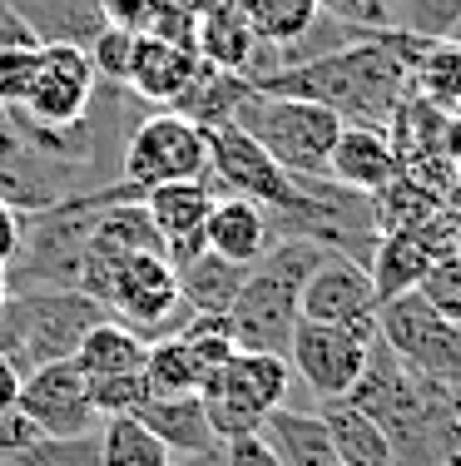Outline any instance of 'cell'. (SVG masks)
<instances>
[{
  "instance_id": "cell-1",
  "label": "cell",
  "mask_w": 461,
  "mask_h": 466,
  "mask_svg": "<svg viewBox=\"0 0 461 466\" xmlns=\"http://www.w3.org/2000/svg\"><path fill=\"white\" fill-rule=\"evenodd\" d=\"M432 40L412 35V30H372L357 46H343L323 60L293 65V70L263 75L254 80V90L263 95H288V99H307V105L333 109L343 125H362V129H387L397 119L402 99L412 90V70L426 55Z\"/></svg>"
},
{
  "instance_id": "cell-2",
  "label": "cell",
  "mask_w": 461,
  "mask_h": 466,
  "mask_svg": "<svg viewBox=\"0 0 461 466\" xmlns=\"http://www.w3.org/2000/svg\"><path fill=\"white\" fill-rule=\"evenodd\" d=\"M327 258V248L317 238H298L283 233L268 253L248 268L244 293L228 308L234 323V342L244 352H283L288 358L293 328H298V293L307 283V273Z\"/></svg>"
},
{
  "instance_id": "cell-3",
  "label": "cell",
  "mask_w": 461,
  "mask_h": 466,
  "mask_svg": "<svg viewBox=\"0 0 461 466\" xmlns=\"http://www.w3.org/2000/svg\"><path fill=\"white\" fill-rule=\"evenodd\" d=\"M100 318H109L90 293L80 288H30V293H10L0 308V358L20 377H30L45 362L75 358L80 338Z\"/></svg>"
},
{
  "instance_id": "cell-4",
  "label": "cell",
  "mask_w": 461,
  "mask_h": 466,
  "mask_svg": "<svg viewBox=\"0 0 461 466\" xmlns=\"http://www.w3.org/2000/svg\"><path fill=\"white\" fill-rule=\"evenodd\" d=\"M234 125L293 179H327V154L343 135V119L333 109L263 90H248V99L234 109Z\"/></svg>"
},
{
  "instance_id": "cell-5",
  "label": "cell",
  "mask_w": 461,
  "mask_h": 466,
  "mask_svg": "<svg viewBox=\"0 0 461 466\" xmlns=\"http://www.w3.org/2000/svg\"><path fill=\"white\" fill-rule=\"evenodd\" d=\"M293 368L283 352H234V362L218 372H208L199 382V397L208 407V427L214 437L224 441H238V437H254L263 427V417L278 412L283 402L293 397Z\"/></svg>"
},
{
  "instance_id": "cell-6",
  "label": "cell",
  "mask_w": 461,
  "mask_h": 466,
  "mask_svg": "<svg viewBox=\"0 0 461 466\" xmlns=\"http://www.w3.org/2000/svg\"><path fill=\"white\" fill-rule=\"evenodd\" d=\"M204 174H208L204 129L169 115V109H149L119 149V184H129L139 198L159 184H184V179H204Z\"/></svg>"
},
{
  "instance_id": "cell-7",
  "label": "cell",
  "mask_w": 461,
  "mask_h": 466,
  "mask_svg": "<svg viewBox=\"0 0 461 466\" xmlns=\"http://www.w3.org/2000/svg\"><path fill=\"white\" fill-rule=\"evenodd\" d=\"M105 313L115 323L135 328L145 342L154 338H174L184 332V323L194 318V308L179 293V273L164 253H129L105 288Z\"/></svg>"
},
{
  "instance_id": "cell-8",
  "label": "cell",
  "mask_w": 461,
  "mask_h": 466,
  "mask_svg": "<svg viewBox=\"0 0 461 466\" xmlns=\"http://www.w3.org/2000/svg\"><path fill=\"white\" fill-rule=\"evenodd\" d=\"M377 338L416 377H432V382L461 392V323L426 308L416 293H397L377 308Z\"/></svg>"
},
{
  "instance_id": "cell-9",
  "label": "cell",
  "mask_w": 461,
  "mask_h": 466,
  "mask_svg": "<svg viewBox=\"0 0 461 466\" xmlns=\"http://www.w3.org/2000/svg\"><path fill=\"white\" fill-rule=\"evenodd\" d=\"M298 318L303 323L353 328L362 338L377 342V288H372L367 263L327 248V258L307 273V283L298 293Z\"/></svg>"
},
{
  "instance_id": "cell-10",
  "label": "cell",
  "mask_w": 461,
  "mask_h": 466,
  "mask_svg": "<svg viewBox=\"0 0 461 466\" xmlns=\"http://www.w3.org/2000/svg\"><path fill=\"white\" fill-rule=\"evenodd\" d=\"M372 338H362L353 328H333V323H303L293 328L288 342V368L293 382L303 387L313 402H327V397H347L367 362Z\"/></svg>"
},
{
  "instance_id": "cell-11",
  "label": "cell",
  "mask_w": 461,
  "mask_h": 466,
  "mask_svg": "<svg viewBox=\"0 0 461 466\" xmlns=\"http://www.w3.org/2000/svg\"><path fill=\"white\" fill-rule=\"evenodd\" d=\"M95 90H100V75H95L90 50L70 46V40H50V46H40L30 90L15 109H25L40 125H75V119H85Z\"/></svg>"
},
{
  "instance_id": "cell-12",
  "label": "cell",
  "mask_w": 461,
  "mask_h": 466,
  "mask_svg": "<svg viewBox=\"0 0 461 466\" xmlns=\"http://www.w3.org/2000/svg\"><path fill=\"white\" fill-rule=\"evenodd\" d=\"M15 407L40 427V437H80V431L100 427L95 402H90V377L75 368V358L35 368L25 382H20V402Z\"/></svg>"
},
{
  "instance_id": "cell-13",
  "label": "cell",
  "mask_w": 461,
  "mask_h": 466,
  "mask_svg": "<svg viewBox=\"0 0 461 466\" xmlns=\"http://www.w3.org/2000/svg\"><path fill=\"white\" fill-rule=\"evenodd\" d=\"M456 238L461 233H446L442 218H426V224L382 233L377 248H372V263H367L372 288H377V308L387 303V298H397V293H412V288L422 283V273L456 248Z\"/></svg>"
},
{
  "instance_id": "cell-14",
  "label": "cell",
  "mask_w": 461,
  "mask_h": 466,
  "mask_svg": "<svg viewBox=\"0 0 461 466\" xmlns=\"http://www.w3.org/2000/svg\"><path fill=\"white\" fill-rule=\"evenodd\" d=\"M214 204V188L208 179H184V184H159L145 194V208L154 218V233L164 243V258L174 268H184L189 258L204 253V218Z\"/></svg>"
},
{
  "instance_id": "cell-15",
  "label": "cell",
  "mask_w": 461,
  "mask_h": 466,
  "mask_svg": "<svg viewBox=\"0 0 461 466\" xmlns=\"http://www.w3.org/2000/svg\"><path fill=\"white\" fill-rule=\"evenodd\" d=\"M273 243H278L273 208L254 204V198H238V194H218L214 204H208V218H204V248L208 253L254 268Z\"/></svg>"
},
{
  "instance_id": "cell-16",
  "label": "cell",
  "mask_w": 461,
  "mask_h": 466,
  "mask_svg": "<svg viewBox=\"0 0 461 466\" xmlns=\"http://www.w3.org/2000/svg\"><path fill=\"white\" fill-rule=\"evenodd\" d=\"M397 174H402V154H397V139H392L387 129L343 125L333 154H327V179L372 198L397 179Z\"/></svg>"
},
{
  "instance_id": "cell-17",
  "label": "cell",
  "mask_w": 461,
  "mask_h": 466,
  "mask_svg": "<svg viewBox=\"0 0 461 466\" xmlns=\"http://www.w3.org/2000/svg\"><path fill=\"white\" fill-rule=\"evenodd\" d=\"M199 75V55L189 46H169V40L139 35L135 40V60H129V80L125 90L135 99H145L149 109H169L174 99L189 90V80Z\"/></svg>"
},
{
  "instance_id": "cell-18",
  "label": "cell",
  "mask_w": 461,
  "mask_h": 466,
  "mask_svg": "<svg viewBox=\"0 0 461 466\" xmlns=\"http://www.w3.org/2000/svg\"><path fill=\"white\" fill-rule=\"evenodd\" d=\"M194 55L204 65H218V70H234V75H254L258 65V35L248 30V20L238 15L234 0H208L194 20Z\"/></svg>"
},
{
  "instance_id": "cell-19",
  "label": "cell",
  "mask_w": 461,
  "mask_h": 466,
  "mask_svg": "<svg viewBox=\"0 0 461 466\" xmlns=\"http://www.w3.org/2000/svg\"><path fill=\"white\" fill-rule=\"evenodd\" d=\"M313 412L323 417L327 441H333V451H337V461H343V466H397L387 431H382L367 412H357L347 397H327V402H313Z\"/></svg>"
},
{
  "instance_id": "cell-20",
  "label": "cell",
  "mask_w": 461,
  "mask_h": 466,
  "mask_svg": "<svg viewBox=\"0 0 461 466\" xmlns=\"http://www.w3.org/2000/svg\"><path fill=\"white\" fill-rule=\"evenodd\" d=\"M154 437L164 441V447L174 451V457H184V451H208V447H224V441L214 437V427H208V407L199 392H179V397H149L145 407L135 412Z\"/></svg>"
},
{
  "instance_id": "cell-21",
  "label": "cell",
  "mask_w": 461,
  "mask_h": 466,
  "mask_svg": "<svg viewBox=\"0 0 461 466\" xmlns=\"http://www.w3.org/2000/svg\"><path fill=\"white\" fill-rule=\"evenodd\" d=\"M248 90H254V85H248L244 75L199 60V75H194L189 90L169 105V115L189 119V125H199V129H214V125H228V119H234V109L248 99Z\"/></svg>"
},
{
  "instance_id": "cell-22",
  "label": "cell",
  "mask_w": 461,
  "mask_h": 466,
  "mask_svg": "<svg viewBox=\"0 0 461 466\" xmlns=\"http://www.w3.org/2000/svg\"><path fill=\"white\" fill-rule=\"evenodd\" d=\"M179 273V293H184V303L194 308V313H228L234 308V298L244 293V283H248V268L244 263H228V258H218V253H199V258H189L184 268H174Z\"/></svg>"
},
{
  "instance_id": "cell-23",
  "label": "cell",
  "mask_w": 461,
  "mask_h": 466,
  "mask_svg": "<svg viewBox=\"0 0 461 466\" xmlns=\"http://www.w3.org/2000/svg\"><path fill=\"white\" fill-rule=\"evenodd\" d=\"M145 348L149 342L139 338L135 328L115 323V318H100L75 348V368L85 377H115V372H139L145 368Z\"/></svg>"
},
{
  "instance_id": "cell-24",
  "label": "cell",
  "mask_w": 461,
  "mask_h": 466,
  "mask_svg": "<svg viewBox=\"0 0 461 466\" xmlns=\"http://www.w3.org/2000/svg\"><path fill=\"white\" fill-rule=\"evenodd\" d=\"M234 5H238V15L248 20V30H254L268 50L293 46V40L323 15L317 0H234Z\"/></svg>"
},
{
  "instance_id": "cell-25",
  "label": "cell",
  "mask_w": 461,
  "mask_h": 466,
  "mask_svg": "<svg viewBox=\"0 0 461 466\" xmlns=\"http://www.w3.org/2000/svg\"><path fill=\"white\" fill-rule=\"evenodd\" d=\"M174 451L139 417L100 421V466H169Z\"/></svg>"
},
{
  "instance_id": "cell-26",
  "label": "cell",
  "mask_w": 461,
  "mask_h": 466,
  "mask_svg": "<svg viewBox=\"0 0 461 466\" xmlns=\"http://www.w3.org/2000/svg\"><path fill=\"white\" fill-rule=\"evenodd\" d=\"M412 95L432 109H461V46L456 40H432L412 70Z\"/></svg>"
},
{
  "instance_id": "cell-27",
  "label": "cell",
  "mask_w": 461,
  "mask_h": 466,
  "mask_svg": "<svg viewBox=\"0 0 461 466\" xmlns=\"http://www.w3.org/2000/svg\"><path fill=\"white\" fill-rule=\"evenodd\" d=\"M199 362H194L189 342L174 338H154L145 348V382L149 397H179V392H199Z\"/></svg>"
},
{
  "instance_id": "cell-28",
  "label": "cell",
  "mask_w": 461,
  "mask_h": 466,
  "mask_svg": "<svg viewBox=\"0 0 461 466\" xmlns=\"http://www.w3.org/2000/svg\"><path fill=\"white\" fill-rule=\"evenodd\" d=\"M5 466H100V427L80 431V437H40Z\"/></svg>"
},
{
  "instance_id": "cell-29",
  "label": "cell",
  "mask_w": 461,
  "mask_h": 466,
  "mask_svg": "<svg viewBox=\"0 0 461 466\" xmlns=\"http://www.w3.org/2000/svg\"><path fill=\"white\" fill-rule=\"evenodd\" d=\"M90 402H95V417H100V421L135 417L139 407L149 402L145 368H139V372H115V377H90Z\"/></svg>"
},
{
  "instance_id": "cell-30",
  "label": "cell",
  "mask_w": 461,
  "mask_h": 466,
  "mask_svg": "<svg viewBox=\"0 0 461 466\" xmlns=\"http://www.w3.org/2000/svg\"><path fill=\"white\" fill-rule=\"evenodd\" d=\"M461 25V0H397V30L422 40H452Z\"/></svg>"
},
{
  "instance_id": "cell-31",
  "label": "cell",
  "mask_w": 461,
  "mask_h": 466,
  "mask_svg": "<svg viewBox=\"0 0 461 466\" xmlns=\"http://www.w3.org/2000/svg\"><path fill=\"white\" fill-rule=\"evenodd\" d=\"M412 293L422 298L426 308H436L442 318H452V323H461V253L452 248L446 258H436L432 268L422 273V283H416Z\"/></svg>"
},
{
  "instance_id": "cell-32",
  "label": "cell",
  "mask_w": 461,
  "mask_h": 466,
  "mask_svg": "<svg viewBox=\"0 0 461 466\" xmlns=\"http://www.w3.org/2000/svg\"><path fill=\"white\" fill-rule=\"evenodd\" d=\"M135 30H119V25H105L100 35L90 40V60H95V75L109 85H125L129 80V60H135Z\"/></svg>"
},
{
  "instance_id": "cell-33",
  "label": "cell",
  "mask_w": 461,
  "mask_h": 466,
  "mask_svg": "<svg viewBox=\"0 0 461 466\" xmlns=\"http://www.w3.org/2000/svg\"><path fill=\"white\" fill-rule=\"evenodd\" d=\"M327 15L347 20V25L362 30H392L397 25V0H317Z\"/></svg>"
},
{
  "instance_id": "cell-34",
  "label": "cell",
  "mask_w": 461,
  "mask_h": 466,
  "mask_svg": "<svg viewBox=\"0 0 461 466\" xmlns=\"http://www.w3.org/2000/svg\"><path fill=\"white\" fill-rule=\"evenodd\" d=\"M35 55H40V46L35 50H20V46L0 50V105L5 109H15L20 99H25L30 75H35Z\"/></svg>"
},
{
  "instance_id": "cell-35",
  "label": "cell",
  "mask_w": 461,
  "mask_h": 466,
  "mask_svg": "<svg viewBox=\"0 0 461 466\" xmlns=\"http://www.w3.org/2000/svg\"><path fill=\"white\" fill-rule=\"evenodd\" d=\"M35 441H40V427H35L25 412H20V407H5V412H0V461L30 451Z\"/></svg>"
},
{
  "instance_id": "cell-36",
  "label": "cell",
  "mask_w": 461,
  "mask_h": 466,
  "mask_svg": "<svg viewBox=\"0 0 461 466\" xmlns=\"http://www.w3.org/2000/svg\"><path fill=\"white\" fill-rule=\"evenodd\" d=\"M154 0H100V15L105 25H119V30H135V35H145V20H149Z\"/></svg>"
},
{
  "instance_id": "cell-37",
  "label": "cell",
  "mask_w": 461,
  "mask_h": 466,
  "mask_svg": "<svg viewBox=\"0 0 461 466\" xmlns=\"http://www.w3.org/2000/svg\"><path fill=\"white\" fill-rule=\"evenodd\" d=\"M224 457H228V466H283L278 457H273V447H268V441L258 437V431H254V437L228 441V447H224Z\"/></svg>"
},
{
  "instance_id": "cell-38",
  "label": "cell",
  "mask_w": 461,
  "mask_h": 466,
  "mask_svg": "<svg viewBox=\"0 0 461 466\" xmlns=\"http://www.w3.org/2000/svg\"><path fill=\"white\" fill-rule=\"evenodd\" d=\"M5 46L35 50V46H40V35L25 25V15H20V10L10 5V0H0V50H5Z\"/></svg>"
},
{
  "instance_id": "cell-39",
  "label": "cell",
  "mask_w": 461,
  "mask_h": 466,
  "mask_svg": "<svg viewBox=\"0 0 461 466\" xmlns=\"http://www.w3.org/2000/svg\"><path fill=\"white\" fill-rule=\"evenodd\" d=\"M20 233H25V214H20V208H10V204H0V273L15 263Z\"/></svg>"
},
{
  "instance_id": "cell-40",
  "label": "cell",
  "mask_w": 461,
  "mask_h": 466,
  "mask_svg": "<svg viewBox=\"0 0 461 466\" xmlns=\"http://www.w3.org/2000/svg\"><path fill=\"white\" fill-rule=\"evenodd\" d=\"M20 382H25V377H20V372L10 368L5 358H0V412H5V407H15V402H20Z\"/></svg>"
},
{
  "instance_id": "cell-41",
  "label": "cell",
  "mask_w": 461,
  "mask_h": 466,
  "mask_svg": "<svg viewBox=\"0 0 461 466\" xmlns=\"http://www.w3.org/2000/svg\"><path fill=\"white\" fill-rule=\"evenodd\" d=\"M169 466H228V457H224V447H208V451H184Z\"/></svg>"
},
{
  "instance_id": "cell-42",
  "label": "cell",
  "mask_w": 461,
  "mask_h": 466,
  "mask_svg": "<svg viewBox=\"0 0 461 466\" xmlns=\"http://www.w3.org/2000/svg\"><path fill=\"white\" fill-rule=\"evenodd\" d=\"M436 466H461V447H456V451H446V457L436 461Z\"/></svg>"
},
{
  "instance_id": "cell-43",
  "label": "cell",
  "mask_w": 461,
  "mask_h": 466,
  "mask_svg": "<svg viewBox=\"0 0 461 466\" xmlns=\"http://www.w3.org/2000/svg\"><path fill=\"white\" fill-rule=\"evenodd\" d=\"M5 298H10V283H5V273H0V308H5Z\"/></svg>"
},
{
  "instance_id": "cell-44",
  "label": "cell",
  "mask_w": 461,
  "mask_h": 466,
  "mask_svg": "<svg viewBox=\"0 0 461 466\" xmlns=\"http://www.w3.org/2000/svg\"><path fill=\"white\" fill-rule=\"evenodd\" d=\"M0 119H5V105H0Z\"/></svg>"
},
{
  "instance_id": "cell-45",
  "label": "cell",
  "mask_w": 461,
  "mask_h": 466,
  "mask_svg": "<svg viewBox=\"0 0 461 466\" xmlns=\"http://www.w3.org/2000/svg\"><path fill=\"white\" fill-rule=\"evenodd\" d=\"M397 466H412V461H397Z\"/></svg>"
},
{
  "instance_id": "cell-46",
  "label": "cell",
  "mask_w": 461,
  "mask_h": 466,
  "mask_svg": "<svg viewBox=\"0 0 461 466\" xmlns=\"http://www.w3.org/2000/svg\"><path fill=\"white\" fill-rule=\"evenodd\" d=\"M456 253H461V238H456Z\"/></svg>"
},
{
  "instance_id": "cell-47",
  "label": "cell",
  "mask_w": 461,
  "mask_h": 466,
  "mask_svg": "<svg viewBox=\"0 0 461 466\" xmlns=\"http://www.w3.org/2000/svg\"><path fill=\"white\" fill-rule=\"evenodd\" d=\"M0 466H5V461H0Z\"/></svg>"
}]
</instances>
